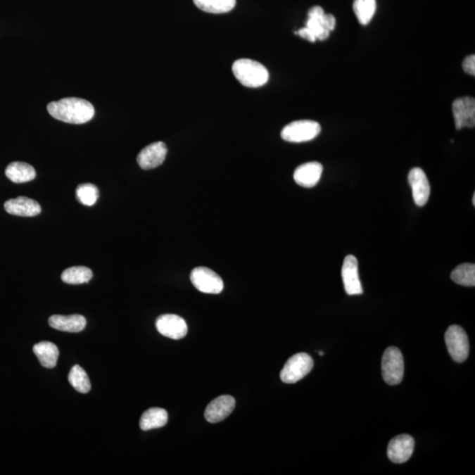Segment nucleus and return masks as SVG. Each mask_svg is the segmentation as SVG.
Instances as JSON below:
<instances>
[{
    "label": "nucleus",
    "instance_id": "f257e3e1",
    "mask_svg": "<svg viewBox=\"0 0 475 475\" xmlns=\"http://www.w3.org/2000/svg\"><path fill=\"white\" fill-rule=\"evenodd\" d=\"M47 108L53 118L72 125L89 122L94 115V106L80 98H65L52 101Z\"/></svg>",
    "mask_w": 475,
    "mask_h": 475
},
{
    "label": "nucleus",
    "instance_id": "f03ea898",
    "mask_svg": "<svg viewBox=\"0 0 475 475\" xmlns=\"http://www.w3.org/2000/svg\"><path fill=\"white\" fill-rule=\"evenodd\" d=\"M232 72L236 79L246 87H260L269 80V70L255 60L242 58L232 65Z\"/></svg>",
    "mask_w": 475,
    "mask_h": 475
},
{
    "label": "nucleus",
    "instance_id": "7ed1b4c3",
    "mask_svg": "<svg viewBox=\"0 0 475 475\" xmlns=\"http://www.w3.org/2000/svg\"><path fill=\"white\" fill-rule=\"evenodd\" d=\"M382 376L386 384L396 386L403 381L404 374L403 355L399 348L390 347L384 352Z\"/></svg>",
    "mask_w": 475,
    "mask_h": 475
},
{
    "label": "nucleus",
    "instance_id": "20e7f679",
    "mask_svg": "<svg viewBox=\"0 0 475 475\" xmlns=\"http://www.w3.org/2000/svg\"><path fill=\"white\" fill-rule=\"evenodd\" d=\"M320 125L311 120H300L289 123L281 132V139L291 143L308 142L320 133Z\"/></svg>",
    "mask_w": 475,
    "mask_h": 475
},
{
    "label": "nucleus",
    "instance_id": "39448f33",
    "mask_svg": "<svg viewBox=\"0 0 475 475\" xmlns=\"http://www.w3.org/2000/svg\"><path fill=\"white\" fill-rule=\"evenodd\" d=\"M313 367L312 358L306 353H298L292 355L285 362L280 372L281 381L294 384L305 378Z\"/></svg>",
    "mask_w": 475,
    "mask_h": 475
},
{
    "label": "nucleus",
    "instance_id": "423d86ee",
    "mask_svg": "<svg viewBox=\"0 0 475 475\" xmlns=\"http://www.w3.org/2000/svg\"><path fill=\"white\" fill-rule=\"evenodd\" d=\"M336 24V18L332 14H326L322 7L316 6L309 10L305 27L311 30L317 40L324 41L329 37Z\"/></svg>",
    "mask_w": 475,
    "mask_h": 475
},
{
    "label": "nucleus",
    "instance_id": "0eeeda50",
    "mask_svg": "<svg viewBox=\"0 0 475 475\" xmlns=\"http://www.w3.org/2000/svg\"><path fill=\"white\" fill-rule=\"evenodd\" d=\"M445 343L450 357L457 362L466 361L469 355V341L462 327L452 325L446 330Z\"/></svg>",
    "mask_w": 475,
    "mask_h": 475
},
{
    "label": "nucleus",
    "instance_id": "6e6552de",
    "mask_svg": "<svg viewBox=\"0 0 475 475\" xmlns=\"http://www.w3.org/2000/svg\"><path fill=\"white\" fill-rule=\"evenodd\" d=\"M194 286L203 293L218 294L224 289V281L213 270L205 267H197L190 274Z\"/></svg>",
    "mask_w": 475,
    "mask_h": 475
},
{
    "label": "nucleus",
    "instance_id": "1a4fd4ad",
    "mask_svg": "<svg viewBox=\"0 0 475 475\" xmlns=\"http://www.w3.org/2000/svg\"><path fill=\"white\" fill-rule=\"evenodd\" d=\"M414 440L410 435H400L391 440L387 447V456L392 462L403 464L410 459L414 452Z\"/></svg>",
    "mask_w": 475,
    "mask_h": 475
},
{
    "label": "nucleus",
    "instance_id": "9d476101",
    "mask_svg": "<svg viewBox=\"0 0 475 475\" xmlns=\"http://www.w3.org/2000/svg\"><path fill=\"white\" fill-rule=\"evenodd\" d=\"M156 327L162 336L174 340L182 339L188 333V326L185 320L175 315H164L158 317Z\"/></svg>",
    "mask_w": 475,
    "mask_h": 475
},
{
    "label": "nucleus",
    "instance_id": "9b49d317",
    "mask_svg": "<svg viewBox=\"0 0 475 475\" xmlns=\"http://www.w3.org/2000/svg\"><path fill=\"white\" fill-rule=\"evenodd\" d=\"M452 112L457 129L474 128L475 125L474 98L462 97L457 99L452 104Z\"/></svg>",
    "mask_w": 475,
    "mask_h": 475
},
{
    "label": "nucleus",
    "instance_id": "f8f14e48",
    "mask_svg": "<svg viewBox=\"0 0 475 475\" xmlns=\"http://www.w3.org/2000/svg\"><path fill=\"white\" fill-rule=\"evenodd\" d=\"M167 154V148L163 142L151 144L137 155V163L144 170H150L163 164Z\"/></svg>",
    "mask_w": 475,
    "mask_h": 475
},
{
    "label": "nucleus",
    "instance_id": "ddd939ff",
    "mask_svg": "<svg viewBox=\"0 0 475 475\" xmlns=\"http://www.w3.org/2000/svg\"><path fill=\"white\" fill-rule=\"evenodd\" d=\"M341 277H343L345 291L348 295H361L362 287L358 274V262L354 255L345 257L343 267H341Z\"/></svg>",
    "mask_w": 475,
    "mask_h": 475
},
{
    "label": "nucleus",
    "instance_id": "4468645a",
    "mask_svg": "<svg viewBox=\"0 0 475 475\" xmlns=\"http://www.w3.org/2000/svg\"><path fill=\"white\" fill-rule=\"evenodd\" d=\"M408 182L413 192L415 204L420 207L424 206L431 195V186L424 171L419 167L411 169L408 175Z\"/></svg>",
    "mask_w": 475,
    "mask_h": 475
},
{
    "label": "nucleus",
    "instance_id": "2eb2a0df",
    "mask_svg": "<svg viewBox=\"0 0 475 475\" xmlns=\"http://www.w3.org/2000/svg\"><path fill=\"white\" fill-rule=\"evenodd\" d=\"M235 407V399L230 395H222L217 397L208 405L204 417L210 424H217L224 420L229 414L234 411Z\"/></svg>",
    "mask_w": 475,
    "mask_h": 475
},
{
    "label": "nucleus",
    "instance_id": "dca6fc26",
    "mask_svg": "<svg viewBox=\"0 0 475 475\" xmlns=\"http://www.w3.org/2000/svg\"><path fill=\"white\" fill-rule=\"evenodd\" d=\"M4 207L7 213L19 217H34L42 211L40 204L37 201L26 196L6 201Z\"/></svg>",
    "mask_w": 475,
    "mask_h": 475
},
{
    "label": "nucleus",
    "instance_id": "f3484780",
    "mask_svg": "<svg viewBox=\"0 0 475 475\" xmlns=\"http://www.w3.org/2000/svg\"><path fill=\"white\" fill-rule=\"evenodd\" d=\"M323 172L322 165L319 162H308L296 169L294 181L304 188H312L319 182Z\"/></svg>",
    "mask_w": 475,
    "mask_h": 475
},
{
    "label": "nucleus",
    "instance_id": "a211bd4d",
    "mask_svg": "<svg viewBox=\"0 0 475 475\" xmlns=\"http://www.w3.org/2000/svg\"><path fill=\"white\" fill-rule=\"evenodd\" d=\"M49 326L63 332L79 333L87 325V319L82 315H52L49 319Z\"/></svg>",
    "mask_w": 475,
    "mask_h": 475
},
{
    "label": "nucleus",
    "instance_id": "6ab92c4d",
    "mask_svg": "<svg viewBox=\"0 0 475 475\" xmlns=\"http://www.w3.org/2000/svg\"><path fill=\"white\" fill-rule=\"evenodd\" d=\"M39 362L45 368H54L59 357L58 348L51 341H41L33 348Z\"/></svg>",
    "mask_w": 475,
    "mask_h": 475
},
{
    "label": "nucleus",
    "instance_id": "aec40b11",
    "mask_svg": "<svg viewBox=\"0 0 475 475\" xmlns=\"http://www.w3.org/2000/svg\"><path fill=\"white\" fill-rule=\"evenodd\" d=\"M6 175L11 182L24 183L33 181L37 176V172L31 165L17 161L7 165Z\"/></svg>",
    "mask_w": 475,
    "mask_h": 475
},
{
    "label": "nucleus",
    "instance_id": "412c9836",
    "mask_svg": "<svg viewBox=\"0 0 475 475\" xmlns=\"http://www.w3.org/2000/svg\"><path fill=\"white\" fill-rule=\"evenodd\" d=\"M167 412L160 407H151L144 412L140 419V428L142 431L163 427L167 424Z\"/></svg>",
    "mask_w": 475,
    "mask_h": 475
},
{
    "label": "nucleus",
    "instance_id": "4be33fe9",
    "mask_svg": "<svg viewBox=\"0 0 475 475\" xmlns=\"http://www.w3.org/2000/svg\"><path fill=\"white\" fill-rule=\"evenodd\" d=\"M193 1L203 12L216 14L230 12L236 6V0H193Z\"/></svg>",
    "mask_w": 475,
    "mask_h": 475
},
{
    "label": "nucleus",
    "instance_id": "5701e85b",
    "mask_svg": "<svg viewBox=\"0 0 475 475\" xmlns=\"http://www.w3.org/2000/svg\"><path fill=\"white\" fill-rule=\"evenodd\" d=\"M93 277L90 269L84 266L69 267L63 271L61 278L63 281L68 284H81L88 283Z\"/></svg>",
    "mask_w": 475,
    "mask_h": 475
},
{
    "label": "nucleus",
    "instance_id": "b1692460",
    "mask_svg": "<svg viewBox=\"0 0 475 475\" xmlns=\"http://www.w3.org/2000/svg\"><path fill=\"white\" fill-rule=\"evenodd\" d=\"M454 283L463 286H474L475 285V265L471 263H464L457 266L450 274Z\"/></svg>",
    "mask_w": 475,
    "mask_h": 475
},
{
    "label": "nucleus",
    "instance_id": "393cba45",
    "mask_svg": "<svg viewBox=\"0 0 475 475\" xmlns=\"http://www.w3.org/2000/svg\"><path fill=\"white\" fill-rule=\"evenodd\" d=\"M68 380L74 389L81 393H87L91 390L89 378L83 368L80 365H74L69 373Z\"/></svg>",
    "mask_w": 475,
    "mask_h": 475
},
{
    "label": "nucleus",
    "instance_id": "a878e982",
    "mask_svg": "<svg viewBox=\"0 0 475 475\" xmlns=\"http://www.w3.org/2000/svg\"><path fill=\"white\" fill-rule=\"evenodd\" d=\"M376 0H355L353 9L359 23L367 25L371 23L376 12Z\"/></svg>",
    "mask_w": 475,
    "mask_h": 475
},
{
    "label": "nucleus",
    "instance_id": "bb28decb",
    "mask_svg": "<svg viewBox=\"0 0 475 475\" xmlns=\"http://www.w3.org/2000/svg\"><path fill=\"white\" fill-rule=\"evenodd\" d=\"M77 199L86 206H93L97 202L99 190L96 186L91 183H84L76 189Z\"/></svg>",
    "mask_w": 475,
    "mask_h": 475
},
{
    "label": "nucleus",
    "instance_id": "cd10ccee",
    "mask_svg": "<svg viewBox=\"0 0 475 475\" xmlns=\"http://www.w3.org/2000/svg\"><path fill=\"white\" fill-rule=\"evenodd\" d=\"M462 67L463 70L464 72H467L468 74H470V75H475V56L474 55H471L467 56L466 58L464 59L463 63H462Z\"/></svg>",
    "mask_w": 475,
    "mask_h": 475
},
{
    "label": "nucleus",
    "instance_id": "c85d7f7f",
    "mask_svg": "<svg viewBox=\"0 0 475 475\" xmlns=\"http://www.w3.org/2000/svg\"><path fill=\"white\" fill-rule=\"evenodd\" d=\"M297 34L300 35L302 38L306 39V40H308L311 42H315L317 40L315 34L312 33L311 30H309L308 28L305 27L301 28V30H299L297 32Z\"/></svg>",
    "mask_w": 475,
    "mask_h": 475
},
{
    "label": "nucleus",
    "instance_id": "c756f323",
    "mask_svg": "<svg viewBox=\"0 0 475 475\" xmlns=\"http://www.w3.org/2000/svg\"><path fill=\"white\" fill-rule=\"evenodd\" d=\"M473 205H474V206L475 205V194H474V196H473Z\"/></svg>",
    "mask_w": 475,
    "mask_h": 475
},
{
    "label": "nucleus",
    "instance_id": "7c9ffc66",
    "mask_svg": "<svg viewBox=\"0 0 475 475\" xmlns=\"http://www.w3.org/2000/svg\"><path fill=\"white\" fill-rule=\"evenodd\" d=\"M319 355H324V353H323V352H322V351H319Z\"/></svg>",
    "mask_w": 475,
    "mask_h": 475
}]
</instances>
